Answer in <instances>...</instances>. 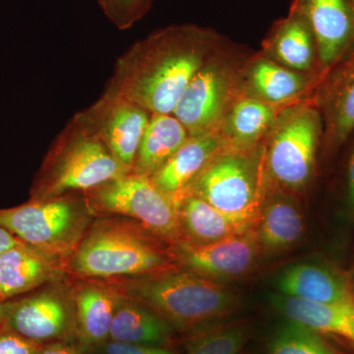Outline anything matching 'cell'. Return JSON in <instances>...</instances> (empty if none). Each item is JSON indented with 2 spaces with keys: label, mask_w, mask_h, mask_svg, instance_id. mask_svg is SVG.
I'll list each match as a JSON object with an SVG mask.
<instances>
[{
  "label": "cell",
  "mask_w": 354,
  "mask_h": 354,
  "mask_svg": "<svg viewBox=\"0 0 354 354\" xmlns=\"http://www.w3.org/2000/svg\"><path fill=\"white\" fill-rule=\"evenodd\" d=\"M322 137V116L311 102L286 106L263 142L267 183L293 195L306 189Z\"/></svg>",
  "instance_id": "cell-7"
},
{
  "label": "cell",
  "mask_w": 354,
  "mask_h": 354,
  "mask_svg": "<svg viewBox=\"0 0 354 354\" xmlns=\"http://www.w3.org/2000/svg\"><path fill=\"white\" fill-rule=\"evenodd\" d=\"M95 218L81 192L46 200L29 199L19 206L0 209V225L62 270Z\"/></svg>",
  "instance_id": "cell-5"
},
{
  "label": "cell",
  "mask_w": 354,
  "mask_h": 354,
  "mask_svg": "<svg viewBox=\"0 0 354 354\" xmlns=\"http://www.w3.org/2000/svg\"><path fill=\"white\" fill-rule=\"evenodd\" d=\"M225 146L221 132L189 136L151 178L160 190L176 197Z\"/></svg>",
  "instance_id": "cell-21"
},
{
  "label": "cell",
  "mask_w": 354,
  "mask_h": 354,
  "mask_svg": "<svg viewBox=\"0 0 354 354\" xmlns=\"http://www.w3.org/2000/svg\"><path fill=\"white\" fill-rule=\"evenodd\" d=\"M274 286L279 295L307 301L354 300L353 279L341 270L322 263L291 265L277 277Z\"/></svg>",
  "instance_id": "cell-17"
},
{
  "label": "cell",
  "mask_w": 354,
  "mask_h": 354,
  "mask_svg": "<svg viewBox=\"0 0 354 354\" xmlns=\"http://www.w3.org/2000/svg\"><path fill=\"white\" fill-rule=\"evenodd\" d=\"M266 189L262 143L251 149L225 146L180 194L201 198L223 213L255 227Z\"/></svg>",
  "instance_id": "cell-6"
},
{
  "label": "cell",
  "mask_w": 354,
  "mask_h": 354,
  "mask_svg": "<svg viewBox=\"0 0 354 354\" xmlns=\"http://www.w3.org/2000/svg\"><path fill=\"white\" fill-rule=\"evenodd\" d=\"M1 327L41 346L78 342L68 278L51 281L13 299Z\"/></svg>",
  "instance_id": "cell-10"
},
{
  "label": "cell",
  "mask_w": 354,
  "mask_h": 354,
  "mask_svg": "<svg viewBox=\"0 0 354 354\" xmlns=\"http://www.w3.org/2000/svg\"><path fill=\"white\" fill-rule=\"evenodd\" d=\"M250 334L245 322L209 325L190 333L185 354H243Z\"/></svg>",
  "instance_id": "cell-27"
},
{
  "label": "cell",
  "mask_w": 354,
  "mask_h": 354,
  "mask_svg": "<svg viewBox=\"0 0 354 354\" xmlns=\"http://www.w3.org/2000/svg\"><path fill=\"white\" fill-rule=\"evenodd\" d=\"M90 351L92 354H178L172 346L128 344L111 339L90 349Z\"/></svg>",
  "instance_id": "cell-30"
},
{
  "label": "cell",
  "mask_w": 354,
  "mask_h": 354,
  "mask_svg": "<svg viewBox=\"0 0 354 354\" xmlns=\"http://www.w3.org/2000/svg\"><path fill=\"white\" fill-rule=\"evenodd\" d=\"M346 157L344 165L342 207L346 218L354 221V132L346 142Z\"/></svg>",
  "instance_id": "cell-31"
},
{
  "label": "cell",
  "mask_w": 354,
  "mask_h": 354,
  "mask_svg": "<svg viewBox=\"0 0 354 354\" xmlns=\"http://www.w3.org/2000/svg\"><path fill=\"white\" fill-rule=\"evenodd\" d=\"M39 354H92L79 342H55L46 344Z\"/></svg>",
  "instance_id": "cell-33"
},
{
  "label": "cell",
  "mask_w": 354,
  "mask_h": 354,
  "mask_svg": "<svg viewBox=\"0 0 354 354\" xmlns=\"http://www.w3.org/2000/svg\"><path fill=\"white\" fill-rule=\"evenodd\" d=\"M152 113L104 88L101 97L73 116L104 142L114 157L132 169Z\"/></svg>",
  "instance_id": "cell-12"
},
{
  "label": "cell",
  "mask_w": 354,
  "mask_h": 354,
  "mask_svg": "<svg viewBox=\"0 0 354 354\" xmlns=\"http://www.w3.org/2000/svg\"><path fill=\"white\" fill-rule=\"evenodd\" d=\"M218 50L220 46L198 70L172 113L189 136L221 132L230 106L244 91L239 69L221 59Z\"/></svg>",
  "instance_id": "cell-9"
},
{
  "label": "cell",
  "mask_w": 354,
  "mask_h": 354,
  "mask_svg": "<svg viewBox=\"0 0 354 354\" xmlns=\"http://www.w3.org/2000/svg\"><path fill=\"white\" fill-rule=\"evenodd\" d=\"M129 172L99 137L72 118L51 143L32 181L30 200L88 192Z\"/></svg>",
  "instance_id": "cell-4"
},
{
  "label": "cell",
  "mask_w": 354,
  "mask_h": 354,
  "mask_svg": "<svg viewBox=\"0 0 354 354\" xmlns=\"http://www.w3.org/2000/svg\"><path fill=\"white\" fill-rule=\"evenodd\" d=\"M84 194L95 216H127L169 244L183 239L176 201L150 176L129 172Z\"/></svg>",
  "instance_id": "cell-8"
},
{
  "label": "cell",
  "mask_w": 354,
  "mask_h": 354,
  "mask_svg": "<svg viewBox=\"0 0 354 354\" xmlns=\"http://www.w3.org/2000/svg\"><path fill=\"white\" fill-rule=\"evenodd\" d=\"M174 334V328L153 310L123 297L114 314L109 339L128 344L172 346Z\"/></svg>",
  "instance_id": "cell-26"
},
{
  "label": "cell",
  "mask_w": 354,
  "mask_h": 354,
  "mask_svg": "<svg viewBox=\"0 0 354 354\" xmlns=\"http://www.w3.org/2000/svg\"><path fill=\"white\" fill-rule=\"evenodd\" d=\"M21 242L19 239H16L15 236L10 232L0 225V254L6 252L8 249L18 245Z\"/></svg>",
  "instance_id": "cell-34"
},
{
  "label": "cell",
  "mask_w": 354,
  "mask_h": 354,
  "mask_svg": "<svg viewBox=\"0 0 354 354\" xmlns=\"http://www.w3.org/2000/svg\"><path fill=\"white\" fill-rule=\"evenodd\" d=\"M43 346L0 327V354H39Z\"/></svg>",
  "instance_id": "cell-32"
},
{
  "label": "cell",
  "mask_w": 354,
  "mask_h": 354,
  "mask_svg": "<svg viewBox=\"0 0 354 354\" xmlns=\"http://www.w3.org/2000/svg\"><path fill=\"white\" fill-rule=\"evenodd\" d=\"M106 18L118 29L128 30L150 10L153 0H97Z\"/></svg>",
  "instance_id": "cell-29"
},
{
  "label": "cell",
  "mask_w": 354,
  "mask_h": 354,
  "mask_svg": "<svg viewBox=\"0 0 354 354\" xmlns=\"http://www.w3.org/2000/svg\"><path fill=\"white\" fill-rule=\"evenodd\" d=\"M291 7L304 14L315 38L319 65L330 68L354 41L353 0H293Z\"/></svg>",
  "instance_id": "cell-14"
},
{
  "label": "cell",
  "mask_w": 354,
  "mask_h": 354,
  "mask_svg": "<svg viewBox=\"0 0 354 354\" xmlns=\"http://www.w3.org/2000/svg\"><path fill=\"white\" fill-rule=\"evenodd\" d=\"M109 281L123 297L153 310L179 333L190 334L218 322L239 304L236 293L227 286L181 268Z\"/></svg>",
  "instance_id": "cell-3"
},
{
  "label": "cell",
  "mask_w": 354,
  "mask_h": 354,
  "mask_svg": "<svg viewBox=\"0 0 354 354\" xmlns=\"http://www.w3.org/2000/svg\"><path fill=\"white\" fill-rule=\"evenodd\" d=\"M220 46L213 30L174 25L140 39L120 55L106 90L151 113H174L193 77Z\"/></svg>",
  "instance_id": "cell-1"
},
{
  "label": "cell",
  "mask_w": 354,
  "mask_h": 354,
  "mask_svg": "<svg viewBox=\"0 0 354 354\" xmlns=\"http://www.w3.org/2000/svg\"><path fill=\"white\" fill-rule=\"evenodd\" d=\"M243 354H247V353H243Z\"/></svg>",
  "instance_id": "cell-38"
},
{
  "label": "cell",
  "mask_w": 354,
  "mask_h": 354,
  "mask_svg": "<svg viewBox=\"0 0 354 354\" xmlns=\"http://www.w3.org/2000/svg\"><path fill=\"white\" fill-rule=\"evenodd\" d=\"M322 74L302 73L274 60L259 58L243 76L244 90L274 106H288L307 88L313 90Z\"/></svg>",
  "instance_id": "cell-22"
},
{
  "label": "cell",
  "mask_w": 354,
  "mask_h": 354,
  "mask_svg": "<svg viewBox=\"0 0 354 354\" xmlns=\"http://www.w3.org/2000/svg\"><path fill=\"white\" fill-rule=\"evenodd\" d=\"M188 137L187 130L174 114L153 113L140 142L131 172L152 176Z\"/></svg>",
  "instance_id": "cell-25"
},
{
  "label": "cell",
  "mask_w": 354,
  "mask_h": 354,
  "mask_svg": "<svg viewBox=\"0 0 354 354\" xmlns=\"http://www.w3.org/2000/svg\"><path fill=\"white\" fill-rule=\"evenodd\" d=\"M171 246L178 268L214 281L245 276L263 254L254 227L211 243L180 241Z\"/></svg>",
  "instance_id": "cell-13"
},
{
  "label": "cell",
  "mask_w": 354,
  "mask_h": 354,
  "mask_svg": "<svg viewBox=\"0 0 354 354\" xmlns=\"http://www.w3.org/2000/svg\"><path fill=\"white\" fill-rule=\"evenodd\" d=\"M266 50L274 62L302 73L322 74L313 32L304 14L291 7L290 12L272 27Z\"/></svg>",
  "instance_id": "cell-19"
},
{
  "label": "cell",
  "mask_w": 354,
  "mask_h": 354,
  "mask_svg": "<svg viewBox=\"0 0 354 354\" xmlns=\"http://www.w3.org/2000/svg\"><path fill=\"white\" fill-rule=\"evenodd\" d=\"M267 354H346L326 341L323 335L301 324L286 320L272 333Z\"/></svg>",
  "instance_id": "cell-28"
},
{
  "label": "cell",
  "mask_w": 354,
  "mask_h": 354,
  "mask_svg": "<svg viewBox=\"0 0 354 354\" xmlns=\"http://www.w3.org/2000/svg\"><path fill=\"white\" fill-rule=\"evenodd\" d=\"M68 279L75 309L77 342L94 348L108 341L122 295L109 279Z\"/></svg>",
  "instance_id": "cell-15"
},
{
  "label": "cell",
  "mask_w": 354,
  "mask_h": 354,
  "mask_svg": "<svg viewBox=\"0 0 354 354\" xmlns=\"http://www.w3.org/2000/svg\"><path fill=\"white\" fill-rule=\"evenodd\" d=\"M286 106L269 104L244 90L230 106L221 127L225 145L237 149L261 145Z\"/></svg>",
  "instance_id": "cell-23"
},
{
  "label": "cell",
  "mask_w": 354,
  "mask_h": 354,
  "mask_svg": "<svg viewBox=\"0 0 354 354\" xmlns=\"http://www.w3.org/2000/svg\"><path fill=\"white\" fill-rule=\"evenodd\" d=\"M12 300H8V301H0V327L6 320L7 314L10 311L11 306H12Z\"/></svg>",
  "instance_id": "cell-35"
},
{
  "label": "cell",
  "mask_w": 354,
  "mask_h": 354,
  "mask_svg": "<svg viewBox=\"0 0 354 354\" xmlns=\"http://www.w3.org/2000/svg\"><path fill=\"white\" fill-rule=\"evenodd\" d=\"M304 211L295 195L267 183L256 221V237L263 254L278 255L295 248L305 234Z\"/></svg>",
  "instance_id": "cell-16"
},
{
  "label": "cell",
  "mask_w": 354,
  "mask_h": 354,
  "mask_svg": "<svg viewBox=\"0 0 354 354\" xmlns=\"http://www.w3.org/2000/svg\"><path fill=\"white\" fill-rule=\"evenodd\" d=\"M178 268L171 244L136 221L97 216L64 267L68 279L143 278Z\"/></svg>",
  "instance_id": "cell-2"
},
{
  "label": "cell",
  "mask_w": 354,
  "mask_h": 354,
  "mask_svg": "<svg viewBox=\"0 0 354 354\" xmlns=\"http://www.w3.org/2000/svg\"><path fill=\"white\" fill-rule=\"evenodd\" d=\"M353 6H354V0H353Z\"/></svg>",
  "instance_id": "cell-37"
},
{
  "label": "cell",
  "mask_w": 354,
  "mask_h": 354,
  "mask_svg": "<svg viewBox=\"0 0 354 354\" xmlns=\"http://www.w3.org/2000/svg\"><path fill=\"white\" fill-rule=\"evenodd\" d=\"M174 199L184 241L211 243L254 227L250 223L223 213L194 195L180 194Z\"/></svg>",
  "instance_id": "cell-24"
},
{
  "label": "cell",
  "mask_w": 354,
  "mask_h": 354,
  "mask_svg": "<svg viewBox=\"0 0 354 354\" xmlns=\"http://www.w3.org/2000/svg\"><path fill=\"white\" fill-rule=\"evenodd\" d=\"M270 299L272 307L286 320L301 324L319 334L335 335L354 344V300L321 304L279 293Z\"/></svg>",
  "instance_id": "cell-20"
},
{
  "label": "cell",
  "mask_w": 354,
  "mask_h": 354,
  "mask_svg": "<svg viewBox=\"0 0 354 354\" xmlns=\"http://www.w3.org/2000/svg\"><path fill=\"white\" fill-rule=\"evenodd\" d=\"M353 295H354V279H353Z\"/></svg>",
  "instance_id": "cell-36"
},
{
  "label": "cell",
  "mask_w": 354,
  "mask_h": 354,
  "mask_svg": "<svg viewBox=\"0 0 354 354\" xmlns=\"http://www.w3.org/2000/svg\"><path fill=\"white\" fill-rule=\"evenodd\" d=\"M64 277L55 261L21 242L0 254V301L16 299Z\"/></svg>",
  "instance_id": "cell-18"
},
{
  "label": "cell",
  "mask_w": 354,
  "mask_h": 354,
  "mask_svg": "<svg viewBox=\"0 0 354 354\" xmlns=\"http://www.w3.org/2000/svg\"><path fill=\"white\" fill-rule=\"evenodd\" d=\"M310 102L322 116L320 153L326 160L337 155L354 132V41L330 68L323 72Z\"/></svg>",
  "instance_id": "cell-11"
}]
</instances>
